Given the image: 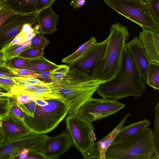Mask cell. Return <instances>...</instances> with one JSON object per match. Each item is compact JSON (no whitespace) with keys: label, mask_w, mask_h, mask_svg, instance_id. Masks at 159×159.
I'll list each match as a JSON object with an SVG mask.
<instances>
[{"label":"cell","mask_w":159,"mask_h":159,"mask_svg":"<svg viewBox=\"0 0 159 159\" xmlns=\"http://www.w3.org/2000/svg\"><path fill=\"white\" fill-rule=\"evenodd\" d=\"M4 140V134L2 128L0 127V145Z\"/></svg>","instance_id":"bcb514c9"},{"label":"cell","mask_w":159,"mask_h":159,"mask_svg":"<svg viewBox=\"0 0 159 159\" xmlns=\"http://www.w3.org/2000/svg\"><path fill=\"white\" fill-rule=\"evenodd\" d=\"M0 127H2V122L1 118H0Z\"/></svg>","instance_id":"c3c4849f"},{"label":"cell","mask_w":159,"mask_h":159,"mask_svg":"<svg viewBox=\"0 0 159 159\" xmlns=\"http://www.w3.org/2000/svg\"><path fill=\"white\" fill-rule=\"evenodd\" d=\"M104 81L94 79L87 73L77 67L70 68L61 81L47 84L52 98L67 104L70 107L69 114L76 113L79 107L92 97Z\"/></svg>","instance_id":"6da1fadb"},{"label":"cell","mask_w":159,"mask_h":159,"mask_svg":"<svg viewBox=\"0 0 159 159\" xmlns=\"http://www.w3.org/2000/svg\"><path fill=\"white\" fill-rule=\"evenodd\" d=\"M2 68L8 70L17 77H31L38 79L39 73L27 69L13 68L8 65L5 61L2 63Z\"/></svg>","instance_id":"4316f807"},{"label":"cell","mask_w":159,"mask_h":159,"mask_svg":"<svg viewBox=\"0 0 159 159\" xmlns=\"http://www.w3.org/2000/svg\"><path fill=\"white\" fill-rule=\"evenodd\" d=\"M69 66L66 65H59L53 70L52 75V82H57L61 81L66 76L70 70Z\"/></svg>","instance_id":"f1b7e54d"},{"label":"cell","mask_w":159,"mask_h":159,"mask_svg":"<svg viewBox=\"0 0 159 159\" xmlns=\"http://www.w3.org/2000/svg\"><path fill=\"white\" fill-rule=\"evenodd\" d=\"M4 134V140H8L30 134L32 132L24 121L9 112L1 118Z\"/></svg>","instance_id":"9a60e30c"},{"label":"cell","mask_w":159,"mask_h":159,"mask_svg":"<svg viewBox=\"0 0 159 159\" xmlns=\"http://www.w3.org/2000/svg\"><path fill=\"white\" fill-rule=\"evenodd\" d=\"M129 37L127 26L118 22L112 25L107 38L105 54L92 76L94 79L106 82L114 77L120 66L123 49Z\"/></svg>","instance_id":"3957f363"},{"label":"cell","mask_w":159,"mask_h":159,"mask_svg":"<svg viewBox=\"0 0 159 159\" xmlns=\"http://www.w3.org/2000/svg\"><path fill=\"white\" fill-rule=\"evenodd\" d=\"M125 107V104L117 100L92 97L79 107L76 114L92 123L115 114Z\"/></svg>","instance_id":"9c48e42d"},{"label":"cell","mask_w":159,"mask_h":159,"mask_svg":"<svg viewBox=\"0 0 159 159\" xmlns=\"http://www.w3.org/2000/svg\"><path fill=\"white\" fill-rule=\"evenodd\" d=\"M119 68L128 74L135 85L144 91L145 86L138 69L127 51L124 50Z\"/></svg>","instance_id":"ac0fdd59"},{"label":"cell","mask_w":159,"mask_h":159,"mask_svg":"<svg viewBox=\"0 0 159 159\" xmlns=\"http://www.w3.org/2000/svg\"><path fill=\"white\" fill-rule=\"evenodd\" d=\"M46 99L45 105H37L33 117L25 115L24 121L35 133L45 134L52 131L69 114L70 107L67 104L54 98Z\"/></svg>","instance_id":"277c9868"},{"label":"cell","mask_w":159,"mask_h":159,"mask_svg":"<svg viewBox=\"0 0 159 159\" xmlns=\"http://www.w3.org/2000/svg\"><path fill=\"white\" fill-rule=\"evenodd\" d=\"M17 86L12 78L0 77V88L3 89L7 93L11 94L13 89Z\"/></svg>","instance_id":"1f68e13d"},{"label":"cell","mask_w":159,"mask_h":159,"mask_svg":"<svg viewBox=\"0 0 159 159\" xmlns=\"http://www.w3.org/2000/svg\"><path fill=\"white\" fill-rule=\"evenodd\" d=\"M106 159H159L157 148L150 128L114 140L105 153Z\"/></svg>","instance_id":"7a4b0ae2"},{"label":"cell","mask_w":159,"mask_h":159,"mask_svg":"<svg viewBox=\"0 0 159 159\" xmlns=\"http://www.w3.org/2000/svg\"><path fill=\"white\" fill-rule=\"evenodd\" d=\"M37 105L35 100L25 104L17 105L22 110L25 115L29 117L34 116Z\"/></svg>","instance_id":"e575fe53"},{"label":"cell","mask_w":159,"mask_h":159,"mask_svg":"<svg viewBox=\"0 0 159 159\" xmlns=\"http://www.w3.org/2000/svg\"><path fill=\"white\" fill-rule=\"evenodd\" d=\"M1 7V6L0 5V8Z\"/></svg>","instance_id":"f907efd6"},{"label":"cell","mask_w":159,"mask_h":159,"mask_svg":"<svg viewBox=\"0 0 159 159\" xmlns=\"http://www.w3.org/2000/svg\"><path fill=\"white\" fill-rule=\"evenodd\" d=\"M85 0H72L70 5L72 6L74 9L82 7L85 4Z\"/></svg>","instance_id":"b9f144b4"},{"label":"cell","mask_w":159,"mask_h":159,"mask_svg":"<svg viewBox=\"0 0 159 159\" xmlns=\"http://www.w3.org/2000/svg\"><path fill=\"white\" fill-rule=\"evenodd\" d=\"M37 0H7L2 6H10L17 13H27L36 11Z\"/></svg>","instance_id":"44dd1931"},{"label":"cell","mask_w":159,"mask_h":159,"mask_svg":"<svg viewBox=\"0 0 159 159\" xmlns=\"http://www.w3.org/2000/svg\"><path fill=\"white\" fill-rule=\"evenodd\" d=\"M5 62L11 66L17 69H28L30 66L27 60L18 57L12 58Z\"/></svg>","instance_id":"836d02e7"},{"label":"cell","mask_w":159,"mask_h":159,"mask_svg":"<svg viewBox=\"0 0 159 159\" xmlns=\"http://www.w3.org/2000/svg\"><path fill=\"white\" fill-rule=\"evenodd\" d=\"M4 53L3 50L2 49H0V63H2L4 62Z\"/></svg>","instance_id":"7dc6e473"},{"label":"cell","mask_w":159,"mask_h":159,"mask_svg":"<svg viewBox=\"0 0 159 159\" xmlns=\"http://www.w3.org/2000/svg\"><path fill=\"white\" fill-rule=\"evenodd\" d=\"M31 43V41H26L20 44L6 46L2 48L3 51L4 61L17 57L22 52L30 47Z\"/></svg>","instance_id":"cb8c5ba5"},{"label":"cell","mask_w":159,"mask_h":159,"mask_svg":"<svg viewBox=\"0 0 159 159\" xmlns=\"http://www.w3.org/2000/svg\"><path fill=\"white\" fill-rule=\"evenodd\" d=\"M29 153V150L27 148L23 149L21 152L19 156L20 159H26Z\"/></svg>","instance_id":"ee69618b"},{"label":"cell","mask_w":159,"mask_h":159,"mask_svg":"<svg viewBox=\"0 0 159 159\" xmlns=\"http://www.w3.org/2000/svg\"><path fill=\"white\" fill-rule=\"evenodd\" d=\"M17 77L8 70L2 68H0V77H8L13 78Z\"/></svg>","instance_id":"7bdbcfd3"},{"label":"cell","mask_w":159,"mask_h":159,"mask_svg":"<svg viewBox=\"0 0 159 159\" xmlns=\"http://www.w3.org/2000/svg\"><path fill=\"white\" fill-rule=\"evenodd\" d=\"M96 92L102 98L116 100L130 96L139 98L144 93L119 70L112 79L101 83Z\"/></svg>","instance_id":"ba28073f"},{"label":"cell","mask_w":159,"mask_h":159,"mask_svg":"<svg viewBox=\"0 0 159 159\" xmlns=\"http://www.w3.org/2000/svg\"><path fill=\"white\" fill-rule=\"evenodd\" d=\"M43 49L29 47L17 57L26 60H34L43 57Z\"/></svg>","instance_id":"83f0119b"},{"label":"cell","mask_w":159,"mask_h":159,"mask_svg":"<svg viewBox=\"0 0 159 159\" xmlns=\"http://www.w3.org/2000/svg\"><path fill=\"white\" fill-rule=\"evenodd\" d=\"M14 99L12 94L0 91V118L8 115Z\"/></svg>","instance_id":"484cf974"},{"label":"cell","mask_w":159,"mask_h":159,"mask_svg":"<svg viewBox=\"0 0 159 159\" xmlns=\"http://www.w3.org/2000/svg\"><path fill=\"white\" fill-rule=\"evenodd\" d=\"M110 8L140 26L143 30L159 28L150 5L143 0H104Z\"/></svg>","instance_id":"5b68a950"},{"label":"cell","mask_w":159,"mask_h":159,"mask_svg":"<svg viewBox=\"0 0 159 159\" xmlns=\"http://www.w3.org/2000/svg\"><path fill=\"white\" fill-rule=\"evenodd\" d=\"M150 125L148 120L144 119L131 124L127 126L123 127L116 136L114 140H118L134 135L148 127Z\"/></svg>","instance_id":"7402d4cb"},{"label":"cell","mask_w":159,"mask_h":159,"mask_svg":"<svg viewBox=\"0 0 159 159\" xmlns=\"http://www.w3.org/2000/svg\"><path fill=\"white\" fill-rule=\"evenodd\" d=\"M27 61L30 65L27 69L38 73L53 70L59 65L48 60L44 57L36 59Z\"/></svg>","instance_id":"603a6c76"},{"label":"cell","mask_w":159,"mask_h":159,"mask_svg":"<svg viewBox=\"0 0 159 159\" xmlns=\"http://www.w3.org/2000/svg\"><path fill=\"white\" fill-rule=\"evenodd\" d=\"M125 47L138 69L142 78L147 84L148 66L150 61L148 58L140 39L134 37L126 43Z\"/></svg>","instance_id":"7c38bea8"},{"label":"cell","mask_w":159,"mask_h":159,"mask_svg":"<svg viewBox=\"0 0 159 159\" xmlns=\"http://www.w3.org/2000/svg\"><path fill=\"white\" fill-rule=\"evenodd\" d=\"M9 112L12 113L19 119L22 121L24 120L25 119V114L22 110L17 105L14 98L11 102Z\"/></svg>","instance_id":"74e56055"},{"label":"cell","mask_w":159,"mask_h":159,"mask_svg":"<svg viewBox=\"0 0 159 159\" xmlns=\"http://www.w3.org/2000/svg\"><path fill=\"white\" fill-rule=\"evenodd\" d=\"M3 63V62H2ZM2 63H0V68H2Z\"/></svg>","instance_id":"681fc988"},{"label":"cell","mask_w":159,"mask_h":159,"mask_svg":"<svg viewBox=\"0 0 159 159\" xmlns=\"http://www.w3.org/2000/svg\"><path fill=\"white\" fill-rule=\"evenodd\" d=\"M17 13L10 6L3 5L0 8V27L8 19Z\"/></svg>","instance_id":"4dcf8cb0"},{"label":"cell","mask_w":159,"mask_h":159,"mask_svg":"<svg viewBox=\"0 0 159 159\" xmlns=\"http://www.w3.org/2000/svg\"><path fill=\"white\" fill-rule=\"evenodd\" d=\"M13 95L17 105L25 104L39 98L31 95L22 93H17Z\"/></svg>","instance_id":"d590c367"},{"label":"cell","mask_w":159,"mask_h":159,"mask_svg":"<svg viewBox=\"0 0 159 159\" xmlns=\"http://www.w3.org/2000/svg\"><path fill=\"white\" fill-rule=\"evenodd\" d=\"M44 35L39 31L31 39L30 48L44 49L49 43Z\"/></svg>","instance_id":"f546056e"},{"label":"cell","mask_w":159,"mask_h":159,"mask_svg":"<svg viewBox=\"0 0 159 159\" xmlns=\"http://www.w3.org/2000/svg\"><path fill=\"white\" fill-rule=\"evenodd\" d=\"M74 146L83 154L91 148L96 140L93 126L91 123L76 113L69 115L65 120Z\"/></svg>","instance_id":"52a82bcc"},{"label":"cell","mask_w":159,"mask_h":159,"mask_svg":"<svg viewBox=\"0 0 159 159\" xmlns=\"http://www.w3.org/2000/svg\"><path fill=\"white\" fill-rule=\"evenodd\" d=\"M49 137L45 134L32 132L16 138L4 140L0 145V159L16 158L24 148L28 149L29 153H43L44 144Z\"/></svg>","instance_id":"8992f818"},{"label":"cell","mask_w":159,"mask_h":159,"mask_svg":"<svg viewBox=\"0 0 159 159\" xmlns=\"http://www.w3.org/2000/svg\"><path fill=\"white\" fill-rule=\"evenodd\" d=\"M139 39L149 60L159 64V28L143 30L139 33Z\"/></svg>","instance_id":"2e32d148"},{"label":"cell","mask_w":159,"mask_h":159,"mask_svg":"<svg viewBox=\"0 0 159 159\" xmlns=\"http://www.w3.org/2000/svg\"><path fill=\"white\" fill-rule=\"evenodd\" d=\"M130 115V113L126 114L110 133L95 143L91 148L82 154L83 158L85 159H106V151L114 142L116 136Z\"/></svg>","instance_id":"5bb4252c"},{"label":"cell","mask_w":159,"mask_h":159,"mask_svg":"<svg viewBox=\"0 0 159 159\" xmlns=\"http://www.w3.org/2000/svg\"><path fill=\"white\" fill-rule=\"evenodd\" d=\"M107 39L97 43L90 52L83 59L76 62V67L92 76L103 59L106 52Z\"/></svg>","instance_id":"4fadbf2b"},{"label":"cell","mask_w":159,"mask_h":159,"mask_svg":"<svg viewBox=\"0 0 159 159\" xmlns=\"http://www.w3.org/2000/svg\"><path fill=\"white\" fill-rule=\"evenodd\" d=\"M155 123L152 136L157 148L159 150V102L156 105L155 111Z\"/></svg>","instance_id":"d6a6232c"},{"label":"cell","mask_w":159,"mask_h":159,"mask_svg":"<svg viewBox=\"0 0 159 159\" xmlns=\"http://www.w3.org/2000/svg\"><path fill=\"white\" fill-rule=\"evenodd\" d=\"M37 105L39 106H44L47 103L46 98H39L35 100Z\"/></svg>","instance_id":"f6af8a7d"},{"label":"cell","mask_w":159,"mask_h":159,"mask_svg":"<svg viewBox=\"0 0 159 159\" xmlns=\"http://www.w3.org/2000/svg\"><path fill=\"white\" fill-rule=\"evenodd\" d=\"M53 70L39 73L38 79L46 84L52 82V75Z\"/></svg>","instance_id":"ab89813d"},{"label":"cell","mask_w":159,"mask_h":159,"mask_svg":"<svg viewBox=\"0 0 159 159\" xmlns=\"http://www.w3.org/2000/svg\"><path fill=\"white\" fill-rule=\"evenodd\" d=\"M57 0H37L36 4V10L39 12L49 7H52Z\"/></svg>","instance_id":"f35d334b"},{"label":"cell","mask_w":159,"mask_h":159,"mask_svg":"<svg viewBox=\"0 0 159 159\" xmlns=\"http://www.w3.org/2000/svg\"><path fill=\"white\" fill-rule=\"evenodd\" d=\"M12 79L14 81H21L36 85L48 86L47 84L36 78L17 76L13 77L12 78Z\"/></svg>","instance_id":"8d00e7d4"},{"label":"cell","mask_w":159,"mask_h":159,"mask_svg":"<svg viewBox=\"0 0 159 159\" xmlns=\"http://www.w3.org/2000/svg\"><path fill=\"white\" fill-rule=\"evenodd\" d=\"M74 146L71 135L66 129L59 135L49 137L44 144L43 153L45 159H58Z\"/></svg>","instance_id":"8fae6325"},{"label":"cell","mask_w":159,"mask_h":159,"mask_svg":"<svg viewBox=\"0 0 159 159\" xmlns=\"http://www.w3.org/2000/svg\"><path fill=\"white\" fill-rule=\"evenodd\" d=\"M97 43L96 38L94 37H92L82 44L73 53L64 58L62 62L70 66L74 65L76 62L85 58Z\"/></svg>","instance_id":"d6986e66"},{"label":"cell","mask_w":159,"mask_h":159,"mask_svg":"<svg viewBox=\"0 0 159 159\" xmlns=\"http://www.w3.org/2000/svg\"><path fill=\"white\" fill-rule=\"evenodd\" d=\"M32 25L29 24L24 25L21 32L6 46L20 44L26 41H31L39 32V26L38 24L35 23L33 27Z\"/></svg>","instance_id":"ffe728a7"},{"label":"cell","mask_w":159,"mask_h":159,"mask_svg":"<svg viewBox=\"0 0 159 159\" xmlns=\"http://www.w3.org/2000/svg\"><path fill=\"white\" fill-rule=\"evenodd\" d=\"M38 12L17 13L8 19L0 27V49L10 43L21 32L26 24L32 25L37 22Z\"/></svg>","instance_id":"30bf717a"},{"label":"cell","mask_w":159,"mask_h":159,"mask_svg":"<svg viewBox=\"0 0 159 159\" xmlns=\"http://www.w3.org/2000/svg\"><path fill=\"white\" fill-rule=\"evenodd\" d=\"M147 84L154 89H159V64L150 61L148 74Z\"/></svg>","instance_id":"d4e9b609"},{"label":"cell","mask_w":159,"mask_h":159,"mask_svg":"<svg viewBox=\"0 0 159 159\" xmlns=\"http://www.w3.org/2000/svg\"><path fill=\"white\" fill-rule=\"evenodd\" d=\"M149 4L157 18L159 20V0H146Z\"/></svg>","instance_id":"60d3db41"},{"label":"cell","mask_w":159,"mask_h":159,"mask_svg":"<svg viewBox=\"0 0 159 159\" xmlns=\"http://www.w3.org/2000/svg\"><path fill=\"white\" fill-rule=\"evenodd\" d=\"M59 16L53 10L52 7L43 9L38 12L37 22L41 33L50 34L57 30V24Z\"/></svg>","instance_id":"e0dca14e"}]
</instances>
